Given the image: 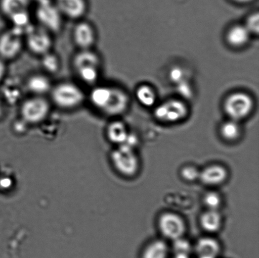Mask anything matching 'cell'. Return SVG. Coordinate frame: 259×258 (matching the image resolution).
<instances>
[{
    "mask_svg": "<svg viewBox=\"0 0 259 258\" xmlns=\"http://www.w3.org/2000/svg\"><path fill=\"white\" fill-rule=\"evenodd\" d=\"M90 88L87 92V103L99 115L115 118L127 111L129 97L122 88L100 82Z\"/></svg>",
    "mask_w": 259,
    "mask_h": 258,
    "instance_id": "obj_1",
    "label": "cell"
},
{
    "mask_svg": "<svg viewBox=\"0 0 259 258\" xmlns=\"http://www.w3.org/2000/svg\"><path fill=\"white\" fill-rule=\"evenodd\" d=\"M71 67L78 83L93 87L100 83L102 75V56L95 49L77 50L71 60Z\"/></svg>",
    "mask_w": 259,
    "mask_h": 258,
    "instance_id": "obj_2",
    "label": "cell"
},
{
    "mask_svg": "<svg viewBox=\"0 0 259 258\" xmlns=\"http://www.w3.org/2000/svg\"><path fill=\"white\" fill-rule=\"evenodd\" d=\"M48 98L53 108L65 112H72L87 103V92L80 83L61 80L54 83Z\"/></svg>",
    "mask_w": 259,
    "mask_h": 258,
    "instance_id": "obj_3",
    "label": "cell"
},
{
    "mask_svg": "<svg viewBox=\"0 0 259 258\" xmlns=\"http://www.w3.org/2000/svg\"><path fill=\"white\" fill-rule=\"evenodd\" d=\"M32 0H0V14L11 27L25 33L31 24Z\"/></svg>",
    "mask_w": 259,
    "mask_h": 258,
    "instance_id": "obj_4",
    "label": "cell"
},
{
    "mask_svg": "<svg viewBox=\"0 0 259 258\" xmlns=\"http://www.w3.org/2000/svg\"><path fill=\"white\" fill-rule=\"evenodd\" d=\"M53 108L48 97L29 95L20 103V120L27 125H39L49 117Z\"/></svg>",
    "mask_w": 259,
    "mask_h": 258,
    "instance_id": "obj_5",
    "label": "cell"
},
{
    "mask_svg": "<svg viewBox=\"0 0 259 258\" xmlns=\"http://www.w3.org/2000/svg\"><path fill=\"white\" fill-rule=\"evenodd\" d=\"M24 37L25 49L35 57H41L54 49L55 35L37 24L30 25Z\"/></svg>",
    "mask_w": 259,
    "mask_h": 258,
    "instance_id": "obj_6",
    "label": "cell"
},
{
    "mask_svg": "<svg viewBox=\"0 0 259 258\" xmlns=\"http://www.w3.org/2000/svg\"><path fill=\"white\" fill-rule=\"evenodd\" d=\"M24 35L11 27L0 33V58L7 63L17 60L25 49Z\"/></svg>",
    "mask_w": 259,
    "mask_h": 258,
    "instance_id": "obj_7",
    "label": "cell"
},
{
    "mask_svg": "<svg viewBox=\"0 0 259 258\" xmlns=\"http://www.w3.org/2000/svg\"><path fill=\"white\" fill-rule=\"evenodd\" d=\"M111 163L119 174L125 177H132L139 169V161L135 149L121 145L111 153Z\"/></svg>",
    "mask_w": 259,
    "mask_h": 258,
    "instance_id": "obj_8",
    "label": "cell"
},
{
    "mask_svg": "<svg viewBox=\"0 0 259 258\" xmlns=\"http://www.w3.org/2000/svg\"><path fill=\"white\" fill-rule=\"evenodd\" d=\"M71 37L77 50L95 49L98 41V32L95 25L83 19L75 22Z\"/></svg>",
    "mask_w": 259,
    "mask_h": 258,
    "instance_id": "obj_9",
    "label": "cell"
},
{
    "mask_svg": "<svg viewBox=\"0 0 259 258\" xmlns=\"http://www.w3.org/2000/svg\"><path fill=\"white\" fill-rule=\"evenodd\" d=\"M253 105V100L249 95L243 92H236L225 100V110L231 120L238 122L250 115Z\"/></svg>",
    "mask_w": 259,
    "mask_h": 258,
    "instance_id": "obj_10",
    "label": "cell"
},
{
    "mask_svg": "<svg viewBox=\"0 0 259 258\" xmlns=\"http://www.w3.org/2000/svg\"><path fill=\"white\" fill-rule=\"evenodd\" d=\"M158 226L162 236L172 241L181 238L186 231L184 220L172 212L162 214L159 219Z\"/></svg>",
    "mask_w": 259,
    "mask_h": 258,
    "instance_id": "obj_11",
    "label": "cell"
},
{
    "mask_svg": "<svg viewBox=\"0 0 259 258\" xmlns=\"http://www.w3.org/2000/svg\"><path fill=\"white\" fill-rule=\"evenodd\" d=\"M187 114V106L177 99L166 101L157 106L154 111L155 117L164 123L178 122L186 117Z\"/></svg>",
    "mask_w": 259,
    "mask_h": 258,
    "instance_id": "obj_12",
    "label": "cell"
},
{
    "mask_svg": "<svg viewBox=\"0 0 259 258\" xmlns=\"http://www.w3.org/2000/svg\"><path fill=\"white\" fill-rule=\"evenodd\" d=\"M65 20L76 22L85 19L90 10L88 0H52Z\"/></svg>",
    "mask_w": 259,
    "mask_h": 258,
    "instance_id": "obj_13",
    "label": "cell"
},
{
    "mask_svg": "<svg viewBox=\"0 0 259 258\" xmlns=\"http://www.w3.org/2000/svg\"><path fill=\"white\" fill-rule=\"evenodd\" d=\"M54 83L52 77L43 72L32 73L25 81V87L30 95L48 97Z\"/></svg>",
    "mask_w": 259,
    "mask_h": 258,
    "instance_id": "obj_14",
    "label": "cell"
},
{
    "mask_svg": "<svg viewBox=\"0 0 259 258\" xmlns=\"http://www.w3.org/2000/svg\"><path fill=\"white\" fill-rule=\"evenodd\" d=\"M228 176V171L225 167L213 164L200 172L199 179L205 185L215 186L224 183Z\"/></svg>",
    "mask_w": 259,
    "mask_h": 258,
    "instance_id": "obj_15",
    "label": "cell"
},
{
    "mask_svg": "<svg viewBox=\"0 0 259 258\" xmlns=\"http://www.w3.org/2000/svg\"><path fill=\"white\" fill-rule=\"evenodd\" d=\"M220 249L219 242L209 237H202L198 240L195 248L198 258H217Z\"/></svg>",
    "mask_w": 259,
    "mask_h": 258,
    "instance_id": "obj_16",
    "label": "cell"
},
{
    "mask_svg": "<svg viewBox=\"0 0 259 258\" xmlns=\"http://www.w3.org/2000/svg\"><path fill=\"white\" fill-rule=\"evenodd\" d=\"M106 136L111 143L121 145L125 142L129 134L127 127L122 121H111L106 129Z\"/></svg>",
    "mask_w": 259,
    "mask_h": 258,
    "instance_id": "obj_17",
    "label": "cell"
},
{
    "mask_svg": "<svg viewBox=\"0 0 259 258\" xmlns=\"http://www.w3.org/2000/svg\"><path fill=\"white\" fill-rule=\"evenodd\" d=\"M200 224L204 231L209 233H215L219 231L222 226V215L218 211L207 210L200 216Z\"/></svg>",
    "mask_w": 259,
    "mask_h": 258,
    "instance_id": "obj_18",
    "label": "cell"
},
{
    "mask_svg": "<svg viewBox=\"0 0 259 258\" xmlns=\"http://www.w3.org/2000/svg\"><path fill=\"white\" fill-rule=\"evenodd\" d=\"M42 72L53 77L60 72L62 68V60L54 50L40 57Z\"/></svg>",
    "mask_w": 259,
    "mask_h": 258,
    "instance_id": "obj_19",
    "label": "cell"
},
{
    "mask_svg": "<svg viewBox=\"0 0 259 258\" xmlns=\"http://www.w3.org/2000/svg\"><path fill=\"white\" fill-rule=\"evenodd\" d=\"M250 33L244 25H235L231 28L227 36V41L234 47L243 46L249 40Z\"/></svg>",
    "mask_w": 259,
    "mask_h": 258,
    "instance_id": "obj_20",
    "label": "cell"
},
{
    "mask_svg": "<svg viewBox=\"0 0 259 258\" xmlns=\"http://www.w3.org/2000/svg\"><path fill=\"white\" fill-rule=\"evenodd\" d=\"M169 247L162 240H155L144 249L142 258H167Z\"/></svg>",
    "mask_w": 259,
    "mask_h": 258,
    "instance_id": "obj_21",
    "label": "cell"
},
{
    "mask_svg": "<svg viewBox=\"0 0 259 258\" xmlns=\"http://www.w3.org/2000/svg\"><path fill=\"white\" fill-rule=\"evenodd\" d=\"M220 133L224 140L232 142L240 138V126L238 121L231 120L223 124L220 129Z\"/></svg>",
    "mask_w": 259,
    "mask_h": 258,
    "instance_id": "obj_22",
    "label": "cell"
},
{
    "mask_svg": "<svg viewBox=\"0 0 259 258\" xmlns=\"http://www.w3.org/2000/svg\"><path fill=\"white\" fill-rule=\"evenodd\" d=\"M136 96L139 102L146 107H151L156 102V93L149 85H144L139 87L137 90Z\"/></svg>",
    "mask_w": 259,
    "mask_h": 258,
    "instance_id": "obj_23",
    "label": "cell"
},
{
    "mask_svg": "<svg viewBox=\"0 0 259 258\" xmlns=\"http://www.w3.org/2000/svg\"><path fill=\"white\" fill-rule=\"evenodd\" d=\"M204 204L207 210L218 211L222 204V198L217 192L209 191L205 194L203 198Z\"/></svg>",
    "mask_w": 259,
    "mask_h": 258,
    "instance_id": "obj_24",
    "label": "cell"
},
{
    "mask_svg": "<svg viewBox=\"0 0 259 258\" xmlns=\"http://www.w3.org/2000/svg\"><path fill=\"white\" fill-rule=\"evenodd\" d=\"M200 172L194 166H187L182 168L181 176L184 180L188 182H193L199 179Z\"/></svg>",
    "mask_w": 259,
    "mask_h": 258,
    "instance_id": "obj_25",
    "label": "cell"
},
{
    "mask_svg": "<svg viewBox=\"0 0 259 258\" xmlns=\"http://www.w3.org/2000/svg\"><path fill=\"white\" fill-rule=\"evenodd\" d=\"M259 15L257 13L248 18L245 26L251 34H258L259 30Z\"/></svg>",
    "mask_w": 259,
    "mask_h": 258,
    "instance_id": "obj_26",
    "label": "cell"
},
{
    "mask_svg": "<svg viewBox=\"0 0 259 258\" xmlns=\"http://www.w3.org/2000/svg\"><path fill=\"white\" fill-rule=\"evenodd\" d=\"M174 248L177 253L187 254L189 252L191 246L189 242L183 238L175 240Z\"/></svg>",
    "mask_w": 259,
    "mask_h": 258,
    "instance_id": "obj_27",
    "label": "cell"
},
{
    "mask_svg": "<svg viewBox=\"0 0 259 258\" xmlns=\"http://www.w3.org/2000/svg\"><path fill=\"white\" fill-rule=\"evenodd\" d=\"M169 77L172 82L179 83L182 82L184 78V72L180 68H174L170 72Z\"/></svg>",
    "mask_w": 259,
    "mask_h": 258,
    "instance_id": "obj_28",
    "label": "cell"
},
{
    "mask_svg": "<svg viewBox=\"0 0 259 258\" xmlns=\"http://www.w3.org/2000/svg\"><path fill=\"white\" fill-rule=\"evenodd\" d=\"M8 63L5 60L0 58V86L3 84V83L6 80L9 72V67H8Z\"/></svg>",
    "mask_w": 259,
    "mask_h": 258,
    "instance_id": "obj_29",
    "label": "cell"
},
{
    "mask_svg": "<svg viewBox=\"0 0 259 258\" xmlns=\"http://www.w3.org/2000/svg\"><path fill=\"white\" fill-rule=\"evenodd\" d=\"M179 83L180 92L182 93L183 95L187 96V97L190 95V93H191V90H190L189 85L186 84V83H184V81H182V82Z\"/></svg>",
    "mask_w": 259,
    "mask_h": 258,
    "instance_id": "obj_30",
    "label": "cell"
},
{
    "mask_svg": "<svg viewBox=\"0 0 259 258\" xmlns=\"http://www.w3.org/2000/svg\"><path fill=\"white\" fill-rule=\"evenodd\" d=\"M5 114V106L4 101L0 98V119L4 117Z\"/></svg>",
    "mask_w": 259,
    "mask_h": 258,
    "instance_id": "obj_31",
    "label": "cell"
},
{
    "mask_svg": "<svg viewBox=\"0 0 259 258\" xmlns=\"http://www.w3.org/2000/svg\"><path fill=\"white\" fill-rule=\"evenodd\" d=\"M175 258H189L187 254L177 253Z\"/></svg>",
    "mask_w": 259,
    "mask_h": 258,
    "instance_id": "obj_32",
    "label": "cell"
},
{
    "mask_svg": "<svg viewBox=\"0 0 259 258\" xmlns=\"http://www.w3.org/2000/svg\"><path fill=\"white\" fill-rule=\"evenodd\" d=\"M232 1L237 3H240V4H244V3H248L253 1V0H232Z\"/></svg>",
    "mask_w": 259,
    "mask_h": 258,
    "instance_id": "obj_33",
    "label": "cell"
}]
</instances>
